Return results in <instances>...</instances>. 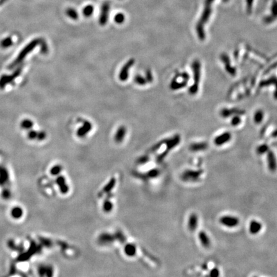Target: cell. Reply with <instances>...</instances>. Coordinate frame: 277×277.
I'll use <instances>...</instances> for the list:
<instances>
[{
  "label": "cell",
  "instance_id": "6da1fadb",
  "mask_svg": "<svg viewBox=\"0 0 277 277\" xmlns=\"http://www.w3.org/2000/svg\"><path fill=\"white\" fill-rule=\"evenodd\" d=\"M42 247L41 245H37L33 240H30L29 248L27 252L21 253L20 255L18 256L17 260L19 262H25L29 260L33 255L40 252L42 250Z\"/></svg>",
  "mask_w": 277,
  "mask_h": 277
},
{
  "label": "cell",
  "instance_id": "7a4b0ae2",
  "mask_svg": "<svg viewBox=\"0 0 277 277\" xmlns=\"http://www.w3.org/2000/svg\"><path fill=\"white\" fill-rule=\"evenodd\" d=\"M203 171L202 170H187L182 174V179L185 182H196L199 180Z\"/></svg>",
  "mask_w": 277,
  "mask_h": 277
},
{
  "label": "cell",
  "instance_id": "3957f363",
  "mask_svg": "<svg viewBox=\"0 0 277 277\" xmlns=\"http://www.w3.org/2000/svg\"><path fill=\"white\" fill-rule=\"evenodd\" d=\"M110 9V2L105 1L101 7V12L99 18V23L100 25L105 26L108 21V16H109V12Z\"/></svg>",
  "mask_w": 277,
  "mask_h": 277
},
{
  "label": "cell",
  "instance_id": "277c9868",
  "mask_svg": "<svg viewBox=\"0 0 277 277\" xmlns=\"http://www.w3.org/2000/svg\"><path fill=\"white\" fill-rule=\"evenodd\" d=\"M219 223L226 227L234 228L238 226L240 221L235 216H223L219 218Z\"/></svg>",
  "mask_w": 277,
  "mask_h": 277
},
{
  "label": "cell",
  "instance_id": "5b68a950",
  "mask_svg": "<svg viewBox=\"0 0 277 277\" xmlns=\"http://www.w3.org/2000/svg\"><path fill=\"white\" fill-rule=\"evenodd\" d=\"M134 63L135 60L133 58H131L126 62L125 64L123 66L120 71V73L119 74V80L122 82H125L128 79L129 76L130 70Z\"/></svg>",
  "mask_w": 277,
  "mask_h": 277
},
{
  "label": "cell",
  "instance_id": "8992f818",
  "mask_svg": "<svg viewBox=\"0 0 277 277\" xmlns=\"http://www.w3.org/2000/svg\"><path fill=\"white\" fill-rule=\"evenodd\" d=\"M10 180V175L8 170L4 166L0 165V187H7Z\"/></svg>",
  "mask_w": 277,
  "mask_h": 277
},
{
  "label": "cell",
  "instance_id": "52a82bcc",
  "mask_svg": "<svg viewBox=\"0 0 277 277\" xmlns=\"http://www.w3.org/2000/svg\"><path fill=\"white\" fill-rule=\"evenodd\" d=\"M268 167L271 172H275L277 170V160L275 153L272 151H268L267 154Z\"/></svg>",
  "mask_w": 277,
  "mask_h": 277
},
{
  "label": "cell",
  "instance_id": "ba28073f",
  "mask_svg": "<svg viewBox=\"0 0 277 277\" xmlns=\"http://www.w3.org/2000/svg\"><path fill=\"white\" fill-rule=\"evenodd\" d=\"M180 137L178 135H176V136L168 138V139L164 140V144H166V149L165 151L169 152L172 149L177 146L180 143Z\"/></svg>",
  "mask_w": 277,
  "mask_h": 277
},
{
  "label": "cell",
  "instance_id": "9c48e42d",
  "mask_svg": "<svg viewBox=\"0 0 277 277\" xmlns=\"http://www.w3.org/2000/svg\"><path fill=\"white\" fill-rule=\"evenodd\" d=\"M92 126L91 122L89 121H84L83 125L77 131V136L80 137H85L92 130Z\"/></svg>",
  "mask_w": 277,
  "mask_h": 277
},
{
  "label": "cell",
  "instance_id": "30bf717a",
  "mask_svg": "<svg viewBox=\"0 0 277 277\" xmlns=\"http://www.w3.org/2000/svg\"><path fill=\"white\" fill-rule=\"evenodd\" d=\"M263 228V224L257 220L253 219L249 224V232L252 235L259 234Z\"/></svg>",
  "mask_w": 277,
  "mask_h": 277
},
{
  "label": "cell",
  "instance_id": "8fae6325",
  "mask_svg": "<svg viewBox=\"0 0 277 277\" xmlns=\"http://www.w3.org/2000/svg\"><path fill=\"white\" fill-rule=\"evenodd\" d=\"M198 226V217L195 213L190 214L188 222V227L190 232H194Z\"/></svg>",
  "mask_w": 277,
  "mask_h": 277
},
{
  "label": "cell",
  "instance_id": "7c38bea8",
  "mask_svg": "<svg viewBox=\"0 0 277 277\" xmlns=\"http://www.w3.org/2000/svg\"><path fill=\"white\" fill-rule=\"evenodd\" d=\"M232 135L229 132L223 133L215 138L214 143L216 146H222L231 139Z\"/></svg>",
  "mask_w": 277,
  "mask_h": 277
},
{
  "label": "cell",
  "instance_id": "4fadbf2b",
  "mask_svg": "<svg viewBox=\"0 0 277 277\" xmlns=\"http://www.w3.org/2000/svg\"><path fill=\"white\" fill-rule=\"evenodd\" d=\"M198 239L201 242V245L205 248H208L211 246V240L208 235L204 231H200L198 234Z\"/></svg>",
  "mask_w": 277,
  "mask_h": 277
},
{
  "label": "cell",
  "instance_id": "5bb4252c",
  "mask_svg": "<svg viewBox=\"0 0 277 277\" xmlns=\"http://www.w3.org/2000/svg\"><path fill=\"white\" fill-rule=\"evenodd\" d=\"M38 273L41 276H53V270L50 265H41L38 268Z\"/></svg>",
  "mask_w": 277,
  "mask_h": 277
},
{
  "label": "cell",
  "instance_id": "9a60e30c",
  "mask_svg": "<svg viewBox=\"0 0 277 277\" xmlns=\"http://www.w3.org/2000/svg\"><path fill=\"white\" fill-rule=\"evenodd\" d=\"M7 246H8V248L10 250L14 251V252H17L20 253H22V252H24V250H25L23 245L21 244L20 245L16 244L13 239H9L8 242H7Z\"/></svg>",
  "mask_w": 277,
  "mask_h": 277
},
{
  "label": "cell",
  "instance_id": "2e32d148",
  "mask_svg": "<svg viewBox=\"0 0 277 277\" xmlns=\"http://www.w3.org/2000/svg\"><path fill=\"white\" fill-rule=\"evenodd\" d=\"M207 148L208 144L207 143H205V142H201V143H196L190 144L189 146V149L191 151L196 152L204 151L205 149H207Z\"/></svg>",
  "mask_w": 277,
  "mask_h": 277
},
{
  "label": "cell",
  "instance_id": "e0dca14e",
  "mask_svg": "<svg viewBox=\"0 0 277 277\" xmlns=\"http://www.w3.org/2000/svg\"><path fill=\"white\" fill-rule=\"evenodd\" d=\"M56 182H57L58 184L60 190H61V192L62 193L66 194L68 192L69 188L66 184V179L64 177H62V176H60V177H58L57 180H56Z\"/></svg>",
  "mask_w": 277,
  "mask_h": 277
},
{
  "label": "cell",
  "instance_id": "ac0fdd59",
  "mask_svg": "<svg viewBox=\"0 0 277 277\" xmlns=\"http://www.w3.org/2000/svg\"><path fill=\"white\" fill-rule=\"evenodd\" d=\"M126 133V128L124 126H121L119 127L115 135V141L116 143H121L124 139V138Z\"/></svg>",
  "mask_w": 277,
  "mask_h": 277
},
{
  "label": "cell",
  "instance_id": "d6986e66",
  "mask_svg": "<svg viewBox=\"0 0 277 277\" xmlns=\"http://www.w3.org/2000/svg\"><path fill=\"white\" fill-rule=\"evenodd\" d=\"M23 214H24L23 209H22L21 207H19V206H16V207H14L11 209V211H10L11 217L15 219H19L21 218L22 216H23Z\"/></svg>",
  "mask_w": 277,
  "mask_h": 277
},
{
  "label": "cell",
  "instance_id": "ffe728a7",
  "mask_svg": "<svg viewBox=\"0 0 277 277\" xmlns=\"http://www.w3.org/2000/svg\"><path fill=\"white\" fill-rule=\"evenodd\" d=\"M114 236L109 234L104 233L101 234L99 237L98 241L101 244H109V243L113 242Z\"/></svg>",
  "mask_w": 277,
  "mask_h": 277
},
{
  "label": "cell",
  "instance_id": "44dd1931",
  "mask_svg": "<svg viewBox=\"0 0 277 277\" xmlns=\"http://www.w3.org/2000/svg\"><path fill=\"white\" fill-rule=\"evenodd\" d=\"M66 14L67 17H69L73 20H76L79 17V15H78L77 11L74 9L71 8V7H69V8H67L66 9Z\"/></svg>",
  "mask_w": 277,
  "mask_h": 277
},
{
  "label": "cell",
  "instance_id": "7402d4cb",
  "mask_svg": "<svg viewBox=\"0 0 277 277\" xmlns=\"http://www.w3.org/2000/svg\"><path fill=\"white\" fill-rule=\"evenodd\" d=\"M125 252L128 256L132 257L136 253V246L131 244H127L125 246Z\"/></svg>",
  "mask_w": 277,
  "mask_h": 277
},
{
  "label": "cell",
  "instance_id": "603a6c76",
  "mask_svg": "<svg viewBox=\"0 0 277 277\" xmlns=\"http://www.w3.org/2000/svg\"><path fill=\"white\" fill-rule=\"evenodd\" d=\"M115 184V180L114 178H112L110 180L109 183H108V184H107L106 186H105V188L103 189L102 192L100 193V195L102 196V194L105 193H109L110 191V190L114 188Z\"/></svg>",
  "mask_w": 277,
  "mask_h": 277
},
{
  "label": "cell",
  "instance_id": "cb8c5ba5",
  "mask_svg": "<svg viewBox=\"0 0 277 277\" xmlns=\"http://www.w3.org/2000/svg\"><path fill=\"white\" fill-rule=\"evenodd\" d=\"M94 8L92 5H88L85 6L83 9V14L84 16L86 17H91L92 14L94 13Z\"/></svg>",
  "mask_w": 277,
  "mask_h": 277
},
{
  "label": "cell",
  "instance_id": "d4e9b609",
  "mask_svg": "<svg viewBox=\"0 0 277 277\" xmlns=\"http://www.w3.org/2000/svg\"><path fill=\"white\" fill-rule=\"evenodd\" d=\"M39 241L41 246L46 247V248H51V247H52V245H53V242H52L50 239L46 237H39Z\"/></svg>",
  "mask_w": 277,
  "mask_h": 277
},
{
  "label": "cell",
  "instance_id": "484cf974",
  "mask_svg": "<svg viewBox=\"0 0 277 277\" xmlns=\"http://www.w3.org/2000/svg\"><path fill=\"white\" fill-rule=\"evenodd\" d=\"M1 195L3 200H8L11 198V196H12V193H11V190L9 188L5 187V188H3Z\"/></svg>",
  "mask_w": 277,
  "mask_h": 277
},
{
  "label": "cell",
  "instance_id": "4316f807",
  "mask_svg": "<svg viewBox=\"0 0 277 277\" xmlns=\"http://www.w3.org/2000/svg\"><path fill=\"white\" fill-rule=\"evenodd\" d=\"M134 81L136 83L139 85H144L146 84L148 82L146 80V78L141 76V74H137L134 78Z\"/></svg>",
  "mask_w": 277,
  "mask_h": 277
},
{
  "label": "cell",
  "instance_id": "83f0119b",
  "mask_svg": "<svg viewBox=\"0 0 277 277\" xmlns=\"http://www.w3.org/2000/svg\"><path fill=\"white\" fill-rule=\"evenodd\" d=\"M33 126V123L32 121L30 120V119H25L22 121L21 123V126L22 128L23 129H31Z\"/></svg>",
  "mask_w": 277,
  "mask_h": 277
},
{
  "label": "cell",
  "instance_id": "f1b7e54d",
  "mask_svg": "<svg viewBox=\"0 0 277 277\" xmlns=\"http://www.w3.org/2000/svg\"><path fill=\"white\" fill-rule=\"evenodd\" d=\"M112 207H113V205H112V203L110 202V198H109V196H108L106 198L105 200V201H104L103 209L105 212H108L111 211V210L112 209Z\"/></svg>",
  "mask_w": 277,
  "mask_h": 277
},
{
  "label": "cell",
  "instance_id": "f546056e",
  "mask_svg": "<svg viewBox=\"0 0 277 277\" xmlns=\"http://www.w3.org/2000/svg\"><path fill=\"white\" fill-rule=\"evenodd\" d=\"M125 20V14L123 13H118L115 14V16L114 17V21L118 24H122L124 22Z\"/></svg>",
  "mask_w": 277,
  "mask_h": 277
},
{
  "label": "cell",
  "instance_id": "4dcf8cb0",
  "mask_svg": "<svg viewBox=\"0 0 277 277\" xmlns=\"http://www.w3.org/2000/svg\"><path fill=\"white\" fill-rule=\"evenodd\" d=\"M268 151H269V147L266 144L260 145L257 148V152L259 155H263L265 153H268Z\"/></svg>",
  "mask_w": 277,
  "mask_h": 277
},
{
  "label": "cell",
  "instance_id": "1f68e13d",
  "mask_svg": "<svg viewBox=\"0 0 277 277\" xmlns=\"http://www.w3.org/2000/svg\"><path fill=\"white\" fill-rule=\"evenodd\" d=\"M39 132L35 130H30L28 133V137L30 140H37Z\"/></svg>",
  "mask_w": 277,
  "mask_h": 277
},
{
  "label": "cell",
  "instance_id": "d6a6232c",
  "mask_svg": "<svg viewBox=\"0 0 277 277\" xmlns=\"http://www.w3.org/2000/svg\"><path fill=\"white\" fill-rule=\"evenodd\" d=\"M61 170H62V167L61 166H59V165L55 166L51 169L50 173L53 176L58 175L60 173H61Z\"/></svg>",
  "mask_w": 277,
  "mask_h": 277
},
{
  "label": "cell",
  "instance_id": "836d02e7",
  "mask_svg": "<svg viewBox=\"0 0 277 277\" xmlns=\"http://www.w3.org/2000/svg\"><path fill=\"white\" fill-rule=\"evenodd\" d=\"M145 78H146V80L148 83H151V82H153V78L152 73H151L150 70H147L146 71Z\"/></svg>",
  "mask_w": 277,
  "mask_h": 277
},
{
  "label": "cell",
  "instance_id": "e575fe53",
  "mask_svg": "<svg viewBox=\"0 0 277 277\" xmlns=\"http://www.w3.org/2000/svg\"><path fill=\"white\" fill-rule=\"evenodd\" d=\"M12 44V40H11V39L6 38V39H5L4 40H3V41L1 42V46L3 48H7V47H9V46H10Z\"/></svg>",
  "mask_w": 277,
  "mask_h": 277
},
{
  "label": "cell",
  "instance_id": "d590c367",
  "mask_svg": "<svg viewBox=\"0 0 277 277\" xmlns=\"http://www.w3.org/2000/svg\"><path fill=\"white\" fill-rule=\"evenodd\" d=\"M148 176L150 178H153V177H156L159 175V171L157 170H153L150 171L148 172Z\"/></svg>",
  "mask_w": 277,
  "mask_h": 277
},
{
  "label": "cell",
  "instance_id": "8d00e7d4",
  "mask_svg": "<svg viewBox=\"0 0 277 277\" xmlns=\"http://www.w3.org/2000/svg\"><path fill=\"white\" fill-rule=\"evenodd\" d=\"M210 276L212 277H218L219 276V271L218 268H213L210 272Z\"/></svg>",
  "mask_w": 277,
  "mask_h": 277
},
{
  "label": "cell",
  "instance_id": "74e56055",
  "mask_svg": "<svg viewBox=\"0 0 277 277\" xmlns=\"http://www.w3.org/2000/svg\"><path fill=\"white\" fill-rule=\"evenodd\" d=\"M46 137V133H45L43 131H40V132H39V135H38V138H37V140L38 141H43Z\"/></svg>",
  "mask_w": 277,
  "mask_h": 277
},
{
  "label": "cell",
  "instance_id": "f35d334b",
  "mask_svg": "<svg viewBox=\"0 0 277 277\" xmlns=\"http://www.w3.org/2000/svg\"><path fill=\"white\" fill-rule=\"evenodd\" d=\"M16 273H17V269H16V265H14V264H12V265H11V266H10L9 274H10V275H14L15 274H16Z\"/></svg>",
  "mask_w": 277,
  "mask_h": 277
},
{
  "label": "cell",
  "instance_id": "ab89813d",
  "mask_svg": "<svg viewBox=\"0 0 277 277\" xmlns=\"http://www.w3.org/2000/svg\"><path fill=\"white\" fill-rule=\"evenodd\" d=\"M148 160H149V157L147 155L146 156H143V157H142L141 158L139 159V160H138V162L139 163L143 164V163L146 162Z\"/></svg>",
  "mask_w": 277,
  "mask_h": 277
},
{
  "label": "cell",
  "instance_id": "60d3db41",
  "mask_svg": "<svg viewBox=\"0 0 277 277\" xmlns=\"http://www.w3.org/2000/svg\"><path fill=\"white\" fill-rule=\"evenodd\" d=\"M239 123H240V119H239V118H235L232 121V125L234 126H236L239 124Z\"/></svg>",
  "mask_w": 277,
  "mask_h": 277
}]
</instances>
